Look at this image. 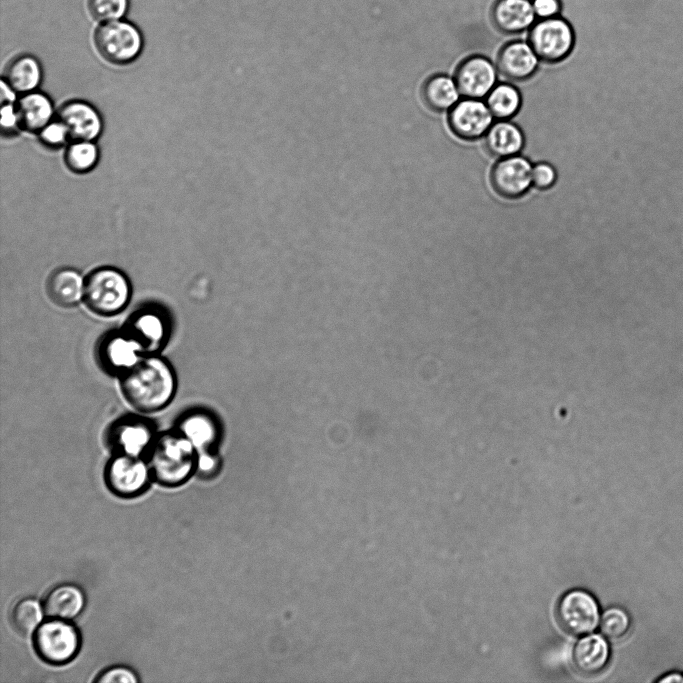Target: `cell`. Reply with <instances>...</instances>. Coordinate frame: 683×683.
Here are the masks:
<instances>
[{
	"mask_svg": "<svg viewBox=\"0 0 683 683\" xmlns=\"http://www.w3.org/2000/svg\"><path fill=\"white\" fill-rule=\"evenodd\" d=\"M521 129L508 120L493 123L484 135V146L489 154L497 158L518 155L524 146Z\"/></svg>",
	"mask_w": 683,
	"mask_h": 683,
	"instance_id": "44dd1931",
	"label": "cell"
},
{
	"mask_svg": "<svg viewBox=\"0 0 683 683\" xmlns=\"http://www.w3.org/2000/svg\"><path fill=\"white\" fill-rule=\"evenodd\" d=\"M88 11L102 23L120 20L127 12L129 0H88Z\"/></svg>",
	"mask_w": 683,
	"mask_h": 683,
	"instance_id": "f1b7e54d",
	"label": "cell"
},
{
	"mask_svg": "<svg viewBox=\"0 0 683 683\" xmlns=\"http://www.w3.org/2000/svg\"><path fill=\"white\" fill-rule=\"evenodd\" d=\"M460 92L454 78L445 74L428 77L421 87L424 104L432 111H449L460 99Z\"/></svg>",
	"mask_w": 683,
	"mask_h": 683,
	"instance_id": "d4e9b609",
	"label": "cell"
},
{
	"mask_svg": "<svg viewBox=\"0 0 683 683\" xmlns=\"http://www.w3.org/2000/svg\"><path fill=\"white\" fill-rule=\"evenodd\" d=\"M151 472L144 457L114 454L105 468V480L112 492L130 497L145 490Z\"/></svg>",
	"mask_w": 683,
	"mask_h": 683,
	"instance_id": "9c48e42d",
	"label": "cell"
},
{
	"mask_svg": "<svg viewBox=\"0 0 683 683\" xmlns=\"http://www.w3.org/2000/svg\"><path fill=\"white\" fill-rule=\"evenodd\" d=\"M123 327L142 344L147 354L157 353L169 337L167 316L155 307L135 311Z\"/></svg>",
	"mask_w": 683,
	"mask_h": 683,
	"instance_id": "5bb4252c",
	"label": "cell"
},
{
	"mask_svg": "<svg viewBox=\"0 0 683 683\" xmlns=\"http://www.w3.org/2000/svg\"><path fill=\"white\" fill-rule=\"evenodd\" d=\"M540 59L528 41L514 40L505 44L497 55V69L508 80L525 81L538 69Z\"/></svg>",
	"mask_w": 683,
	"mask_h": 683,
	"instance_id": "9a60e30c",
	"label": "cell"
},
{
	"mask_svg": "<svg viewBox=\"0 0 683 683\" xmlns=\"http://www.w3.org/2000/svg\"><path fill=\"white\" fill-rule=\"evenodd\" d=\"M17 92L13 90L5 80L1 82V105L7 103H16Z\"/></svg>",
	"mask_w": 683,
	"mask_h": 683,
	"instance_id": "8d00e7d4",
	"label": "cell"
},
{
	"mask_svg": "<svg viewBox=\"0 0 683 683\" xmlns=\"http://www.w3.org/2000/svg\"><path fill=\"white\" fill-rule=\"evenodd\" d=\"M20 126L25 130L39 132L53 120L54 108L50 98L38 91L23 94L16 101Z\"/></svg>",
	"mask_w": 683,
	"mask_h": 683,
	"instance_id": "7402d4cb",
	"label": "cell"
},
{
	"mask_svg": "<svg viewBox=\"0 0 683 683\" xmlns=\"http://www.w3.org/2000/svg\"><path fill=\"white\" fill-rule=\"evenodd\" d=\"M531 4L537 20L557 17L562 12L561 0H531Z\"/></svg>",
	"mask_w": 683,
	"mask_h": 683,
	"instance_id": "836d02e7",
	"label": "cell"
},
{
	"mask_svg": "<svg viewBox=\"0 0 683 683\" xmlns=\"http://www.w3.org/2000/svg\"><path fill=\"white\" fill-rule=\"evenodd\" d=\"M58 119L64 124L72 140L94 141L103 128L97 109L81 100L65 103L58 112Z\"/></svg>",
	"mask_w": 683,
	"mask_h": 683,
	"instance_id": "2e32d148",
	"label": "cell"
},
{
	"mask_svg": "<svg viewBox=\"0 0 683 683\" xmlns=\"http://www.w3.org/2000/svg\"><path fill=\"white\" fill-rule=\"evenodd\" d=\"M44 609L38 601L25 598L18 601L10 614L13 628L22 635H29L36 631L42 621Z\"/></svg>",
	"mask_w": 683,
	"mask_h": 683,
	"instance_id": "4316f807",
	"label": "cell"
},
{
	"mask_svg": "<svg viewBox=\"0 0 683 683\" xmlns=\"http://www.w3.org/2000/svg\"><path fill=\"white\" fill-rule=\"evenodd\" d=\"M497 66L485 56L472 55L456 68L454 80L464 98L483 99L497 84Z\"/></svg>",
	"mask_w": 683,
	"mask_h": 683,
	"instance_id": "4fadbf2b",
	"label": "cell"
},
{
	"mask_svg": "<svg viewBox=\"0 0 683 683\" xmlns=\"http://www.w3.org/2000/svg\"><path fill=\"white\" fill-rule=\"evenodd\" d=\"M175 430L184 436L197 452L212 450L218 434L214 419L200 410L186 412L178 420Z\"/></svg>",
	"mask_w": 683,
	"mask_h": 683,
	"instance_id": "d6986e66",
	"label": "cell"
},
{
	"mask_svg": "<svg viewBox=\"0 0 683 683\" xmlns=\"http://www.w3.org/2000/svg\"><path fill=\"white\" fill-rule=\"evenodd\" d=\"M49 298L58 306L70 308L84 300L85 278L74 268L55 270L46 284Z\"/></svg>",
	"mask_w": 683,
	"mask_h": 683,
	"instance_id": "ac0fdd59",
	"label": "cell"
},
{
	"mask_svg": "<svg viewBox=\"0 0 683 683\" xmlns=\"http://www.w3.org/2000/svg\"><path fill=\"white\" fill-rule=\"evenodd\" d=\"M447 119L456 137L473 141L484 137L494 117L482 99L463 98L448 111Z\"/></svg>",
	"mask_w": 683,
	"mask_h": 683,
	"instance_id": "8fae6325",
	"label": "cell"
},
{
	"mask_svg": "<svg viewBox=\"0 0 683 683\" xmlns=\"http://www.w3.org/2000/svg\"><path fill=\"white\" fill-rule=\"evenodd\" d=\"M99 159V150L92 140H73L65 151V162L70 170L86 173L92 170Z\"/></svg>",
	"mask_w": 683,
	"mask_h": 683,
	"instance_id": "83f0119b",
	"label": "cell"
},
{
	"mask_svg": "<svg viewBox=\"0 0 683 683\" xmlns=\"http://www.w3.org/2000/svg\"><path fill=\"white\" fill-rule=\"evenodd\" d=\"M659 683H683V674L671 672L658 679Z\"/></svg>",
	"mask_w": 683,
	"mask_h": 683,
	"instance_id": "74e56055",
	"label": "cell"
},
{
	"mask_svg": "<svg viewBox=\"0 0 683 683\" xmlns=\"http://www.w3.org/2000/svg\"><path fill=\"white\" fill-rule=\"evenodd\" d=\"M34 647L43 660L53 664L66 663L78 652L80 635L66 619L51 618L34 632Z\"/></svg>",
	"mask_w": 683,
	"mask_h": 683,
	"instance_id": "8992f818",
	"label": "cell"
},
{
	"mask_svg": "<svg viewBox=\"0 0 683 683\" xmlns=\"http://www.w3.org/2000/svg\"><path fill=\"white\" fill-rule=\"evenodd\" d=\"M146 354L142 344L124 327L108 332L98 345V359L102 367L119 376L135 366Z\"/></svg>",
	"mask_w": 683,
	"mask_h": 683,
	"instance_id": "ba28073f",
	"label": "cell"
},
{
	"mask_svg": "<svg viewBox=\"0 0 683 683\" xmlns=\"http://www.w3.org/2000/svg\"><path fill=\"white\" fill-rule=\"evenodd\" d=\"M218 467V460L212 450L197 452L195 471L199 476L208 477L215 473Z\"/></svg>",
	"mask_w": 683,
	"mask_h": 683,
	"instance_id": "e575fe53",
	"label": "cell"
},
{
	"mask_svg": "<svg viewBox=\"0 0 683 683\" xmlns=\"http://www.w3.org/2000/svg\"><path fill=\"white\" fill-rule=\"evenodd\" d=\"M532 164L523 156L500 158L490 172V183L494 191L506 199L524 196L532 186Z\"/></svg>",
	"mask_w": 683,
	"mask_h": 683,
	"instance_id": "7c38bea8",
	"label": "cell"
},
{
	"mask_svg": "<svg viewBox=\"0 0 683 683\" xmlns=\"http://www.w3.org/2000/svg\"><path fill=\"white\" fill-rule=\"evenodd\" d=\"M197 451L177 430L158 434L145 455L151 476L163 485H178L194 473Z\"/></svg>",
	"mask_w": 683,
	"mask_h": 683,
	"instance_id": "7a4b0ae2",
	"label": "cell"
},
{
	"mask_svg": "<svg viewBox=\"0 0 683 683\" xmlns=\"http://www.w3.org/2000/svg\"><path fill=\"white\" fill-rule=\"evenodd\" d=\"M131 293V283L121 270L100 267L85 278L83 301L92 312L112 316L126 307Z\"/></svg>",
	"mask_w": 683,
	"mask_h": 683,
	"instance_id": "3957f363",
	"label": "cell"
},
{
	"mask_svg": "<svg viewBox=\"0 0 683 683\" xmlns=\"http://www.w3.org/2000/svg\"><path fill=\"white\" fill-rule=\"evenodd\" d=\"M532 186L546 190L552 187L557 179L555 168L546 162L537 163L532 167Z\"/></svg>",
	"mask_w": 683,
	"mask_h": 683,
	"instance_id": "1f68e13d",
	"label": "cell"
},
{
	"mask_svg": "<svg viewBox=\"0 0 683 683\" xmlns=\"http://www.w3.org/2000/svg\"><path fill=\"white\" fill-rule=\"evenodd\" d=\"M95 681L101 683H135L138 682V677L137 674H135L130 668L124 666H115L100 673L99 676L95 679Z\"/></svg>",
	"mask_w": 683,
	"mask_h": 683,
	"instance_id": "d6a6232c",
	"label": "cell"
},
{
	"mask_svg": "<svg viewBox=\"0 0 683 683\" xmlns=\"http://www.w3.org/2000/svg\"><path fill=\"white\" fill-rule=\"evenodd\" d=\"M491 17L495 27L506 34L528 31L537 21L531 0H496Z\"/></svg>",
	"mask_w": 683,
	"mask_h": 683,
	"instance_id": "e0dca14e",
	"label": "cell"
},
{
	"mask_svg": "<svg viewBox=\"0 0 683 683\" xmlns=\"http://www.w3.org/2000/svg\"><path fill=\"white\" fill-rule=\"evenodd\" d=\"M85 597L73 584H62L51 589L43 601L44 614L50 618L72 619L83 609Z\"/></svg>",
	"mask_w": 683,
	"mask_h": 683,
	"instance_id": "603a6c76",
	"label": "cell"
},
{
	"mask_svg": "<svg viewBox=\"0 0 683 683\" xmlns=\"http://www.w3.org/2000/svg\"><path fill=\"white\" fill-rule=\"evenodd\" d=\"M121 391L136 410L152 413L165 408L176 391V377L170 363L161 356L146 354L120 376Z\"/></svg>",
	"mask_w": 683,
	"mask_h": 683,
	"instance_id": "6da1fadb",
	"label": "cell"
},
{
	"mask_svg": "<svg viewBox=\"0 0 683 683\" xmlns=\"http://www.w3.org/2000/svg\"><path fill=\"white\" fill-rule=\"evenodd\" d=\"M497 120H509L519 111L522 98L519 90L510 83L496 84L485 100Z\"/></svg>",
	"mask_w": 683,
	"mask_h": 683,
	"instance_id": "484cf974",
	"label": "cell"
},
{
	"mask_svg": "<svg viewBox=\"0 0 683 683\" xmlns=\"http://www.w3.org/2000/svg\"><path fill=\"white\" fill-rule=\"evenodd\" d=\"M20 126L16 103L2 104L1 107V128L3 133L10 134Z\"/></svg>",
	"mask_w": 683,
	"mask_h": 683,
	"instance_id": "d590c367",
	"label": "cell"
},
{
	"mask_svg": "<svg viewBox=\"0 0 683 683\" xmlns=\"http://www.w3.org/2000/svg\"><path fill=\"white\" fill-rule=\"evenodd\" d=\"M609 656V645L599 634L581 638L572 652L575 668L585 675H595L601 672L607 665Z\"/></svg>",
	"mask_w": 683,
	"mask_h": 683,
	"instance_id": "ffe728a7",
	"label": "cell"
},
{
	"mask_svg": "<svg viewBox=\"0 0 683 683\" xmlns=\"http://www.w3.org/2000/svg\"><path fill=\"white\" fill-rule=\"evenodd\" d=\"M93 40L101 57L116 65L134 61L143 48L140 30L134 24L121 19L99 25Z\"/></svg>",
	"mask_w": 683,
	"mask_h": 683,
	"instance_id": "277c9868",
	"label": "cell"
},
{
	"mask_svg": "<svg viewBox=\"0 0 683 683\" xmlns=\"http://www.w3.org/2000/svg\"><path fill=\"white\" fill-rule=\"evenodd\" d=\"M527 41L540 61L555 64L572 52L575 33L572 25L561 16L538 19L528 30Z\"/></svg>",
	"mask_w": 683,
	"mask_h": 683,
	"instance_id": "5b68a950",
	"label": "cell"
},
{
	"mask_svg": "<svg viewBox=\"0 0 683 683\" xmlns=\"http://www.w3.org/2000/svg\"><path fill=\"white\" fill-rule=\"evenodd\" d=\"M600 626L602 633L607 638L617 640L628 632L630 618L625 610L612 607L603 613Z\"/></svg>",
	"mask_w": 683,
	"mask_h": 683,
	"instance_id": "f546056e",
	"label": "cell"
},
{
	"mask_svg": "<svg viewBox=\"0 0 683 683\" xmlns=\"http://www.w3.org/2000/svg\"><path fill=\"white\" fill-rule=\"evenodd\" d=\"M6 83L17 93L35 91L42 80L40 62L32 55L22 54L14 57L5 69Z\"/></svg>",
	"mask_w": 683,
	"mask_h": 683,
	"instance_id": "cb8c5ba5",
	"label": "cell"
},
{
	"mask_svg": "<svg viewBox=\"0 0 683 683\" xmlns=\"http://www.w3.org/2000/svg\"><path fill=\"white\" fill-rule=\"evenodd\" d=\"M41 142L48 147H60L70 138L64 124L57 118L49 122L39 132Z\"/></svg>",
	"mask_w": 683,
	"mask_h": 683,
	"instance_id": "4dcf8cb0",
	"label": "cell"
},
{
	"mask_svg": "<svg viewBox=\"0 0 683 683\" xmlns=\"http://www.w3.org/2000/svg\"><path fill=\"white\" fill-rule=\"evenodd\" d=\"M152 422L141 416L121 417L112 424L107 441L114 454L145 457L157 437Z\"/></svg>",
	"mask_w": 683,
	"mask_h": 683,
	"instance_id": "52a82bcc",
	"label": "cell"
},
{
	"mask_svg": "<svg viewBox=\"0 0 683 683\" xmlns=\"http://www.w3.org/2000/svg\"><path fill=\"white\" fill-rule=\"evenodd\" d=\"M560 624L569 633L586 635L591 633L599 621V607L594 597L583 590L566 593L557 607Z\"/></svg>",
	"mask_w": 683,
	"mask_h": 683,
	"instance_id": "30bf717a",
	"label": "cell"
}]
</instances>
